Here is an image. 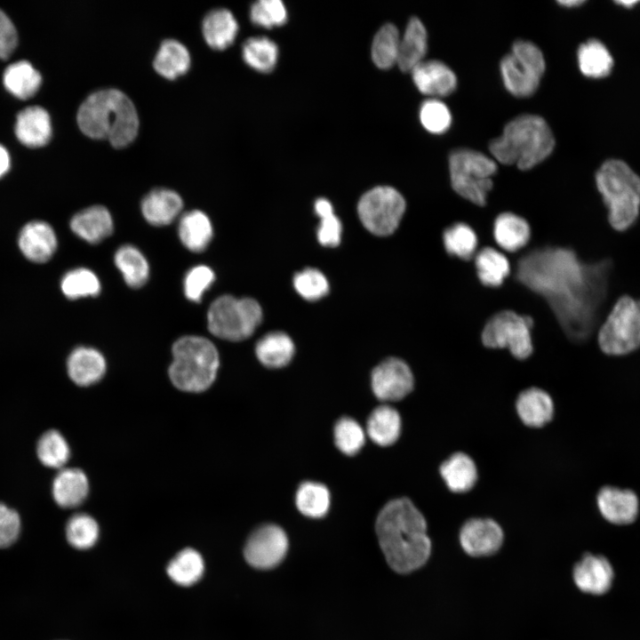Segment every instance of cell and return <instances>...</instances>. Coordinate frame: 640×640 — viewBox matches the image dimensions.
Instances as JSON below:
<instances>
[{
    "label": "cell",
    "instance_id": "31",
    "mask_svg": "<svg viewBox=\"0 0 640 640\" xmlns=\"http://www.w3.org/2000/svg\"><path fill=\"white\" fill-rule=\"evenodd\" d=\"M440 474L447 487L453 492L469 491L477 480L474 460L466 453L456 452L440 466Z\"/></svg>",
    "mask_w": 640,
    "mask_h": 640
},
{
    "label": "cell",
    "instance_id": "37",
    "mask_svg": "<svg viewBox=\"0 0 640 640\" xmlns=\"http://www.w3.org/2000/svg\"><path fill=\"white\" fill-rule=\"evenodd\" d=\"M204 571V563L202 556L191 548L180 551L166 567L170 579L181 586H190L198 581Z\"/></svg>",
    "mask_w": 640,
    "mask_h": 640
},
{
    "label": "cell",
    "instance_id": "32",
    "mask_svg": "<svg viewBox=\"0 0 640 640\" xmlns=\"http://www.w3.org/2000/svg\"><path fill=\"white\" fill-rule=\"evenodd\" d=\"M179 236L189 251L200 252L205 250L212 237V226L208 216L199 210L186 212L180 220Z\"/></svg>",
    "mask_w": 640,
    "mask_h": 640
},
{
    "label": "cell",
    "instance_id": "38",
    "mask_svg": "<svg viewBox=\"0 0 640 640\" xmlns=\"http://www.w3.org/2000/svg\"><path fill=\"white\" fill-rule=\"evenodd\" d=\"M242 57L244 61L254 70L262 73L270 72L278 60V47L268 37H250L242 46Z\"/></svg>",
    "mask_w": 640,
    "mask_h": 640
},
{
    "label": "cell",
    "instance_id": "28",
    "mask_svg": "<svg viewBox=\"0 0 640 640\" xmlns=\"http://www.w3.org/2000/svg\"><path fill=\"white\" fill-rule=\"evenodd\" d=\"M88 492L87 476L79 468H61L52 482V497L59 506L65 508L79 506Z\"/></svg>",
    "mask_w": 640,
    "mask_h": 640
},
{
    "label": "cell",
    "instance_id": "2",
    "mask_svg": "<svg viewBox=\"0 0 640 640\" xmlns=\"http://www.w3.org/2000/svg\"><path fill=\"white\" fill-rule=\"evenodd\" d=\"M375 529L380 548L394 571L407 573L428 561L431 541L427 523L409 499L388 501L377 516Z\"/></svg>",
    "mask_w": 640,
    "mask_h": 640
},
{
    "label": "cell",
    "instance_id": "33",
    "mask_svg": "<svg viewBox=\"0 0 640 640\" xmlns=\"http://www.w3.org/2000/svg\"><path fill=\"white\" fill-rule=\"evenodd\" d=\"M369 437L380 446L393 444L401 433V417L393 407L383 404L374 409L366 425Z\"/></svg>",
    "mask_w": 640,
    "mask_h": 640
},
{
    "label": "cell",
    "instance_id": "5",
    "mask_svg": "<svg viewBox=\"0 0 640 640\" xmlns=\"http://www.w3.org/2000/svg\"><path fill=\"white\" fill-rule=\"evenodd\" d=\"M596 182L612 228L625 231L633 226L639 214L640 178L626 163L611 159L598 169Z\"/></svg>",
    "mask_w": 640,
    "mask_h": 640
},
{
    "label": "cell",
    "instance_id": "41",
    "mask_svg": "<svg viewBox=\"0 0 640 640\" xmlns=\"http://www.w3.org/2000/svg\"><path fill=\"white\" fill-rule=\"evenodd\" d=\"M400 37L398 29L391 23L378 30L372 44V59L378 68L388 69L397 64Z\"/></svg>",
    "mask_w": 640,
    "mask_h": 640
},
{
    "label": "cell",
    "instance_id": "3",
    "mask_svg": "<svg viewBox=\"0 0 640 640\" xmlns=\"http://www.w3.org/2000/svg\"><path fill=\"white\" fill-rule=\"evenodd\" d=\"M76 120L84 134L95 140H108L115 148L132 142L140 126L132 101L113 88L90 94L79 107Z\"/></svg>",
    "mask_w": 640,
    "mask_h": 640
},
{
    "label": "cell",
    "instance_id": "23",
    "mask_svg": "<svg viewBox=\"0 0 640 640\" xmlns=\"http://www.w3.org/2000/svg\"><path fill=\"white\" fill-rule=\"evenodd\" d=\"M72 231L91 244H97L109 236L114 229L108 210L102 205L90 206L77 212L70 221Z\"/></svg>",
    "mask_w": 640,
    "mask_h": 640
},
{
    "label": "cell",
    "instance_id": "1",
    "mask_svg": "<svg viewBox=\"0 0 640 640\" xmlns=\"http://www.w3.org/2000/svg\"><path fill=\"white\" fill-rule=\"evenodd\" d=\"M507 256L510 276L547 301L567 340L586 342L606 298L612 261H588L564 246L524 247Z\"/></svg>",
    "mask_w": 640,
    "mask_h": 640
},
{
    "label": "cell",
    "instance_id": "25",
    "mask_svg": "<svg viewBox=\"0 0 640 640\" xmlns=\"http://www.w3.org/2000/svg\"><path fill=\"white\" fill-rule=\"evenodd\" d=\"M473 262L479 282L486 287H500L511 275V264L508 256L496 247L485 246L478 249Z\"/></svg>",
    "mask_w": 640,
    "mask_h": 640
},
{
    "label": "cell",
    "instance_id": "10",
    "mask_svg": "<svg viewBox=\"0 0 640 640\" xmlns=\"http://www.w3.org/2000/svg\"><path fill=\"white\" fill-rule=\"evenodd\" d=\"M500 69L504 86L511 94L528 97L540 85L545 71L544 56L535 44L517 40L511 52L502 58Z\"/></svg>",
    "mask_w": 640,
    "mask_h": 640
},
{
    "label": "cell",
    "instance_id": "13",
    "mask_svg": "<svg viewBox=\"0 0 640 640\" xmlns=\"http://www.w3.org/2000/svg\"><path fill=\"white\" fill-rule=\"evenodd\" d=\"M288 538L284 531L276 524H264L249 536L244 549L247 563L257 569L276 566L285 556Z\"/></svg>",
    "mask_w": 640,
    "mask_h": 640
},
{
    "label": "cell",
    "instance_id": "44",
    "mask_svg": "<svg viewBox=\"0 0 640 640\" xmlns=\"http://www.w3.org/2000/svg\"><path fill=\"white\" fill-rule=\"evenodd\" d=\"M100 529L91 516L78 513L72 516L66 524V537L68 543L78 549L92 548L98 540Z\"/></svg>",
    "mask_w": 640,
    "mask_h": 640
},
{
    "label": "cell",
    "instance_id": "4",
    "mask_svg": "<svg viewBox=\"0 0 640 640\" xmlns=\"http://www.w3.org/2000/svg\"><path fill=\"white\" fill-rule=\"evenodd\" d=\"M554 147L547 122L540 116L524 114L505 125L500 136L490 142L489 149L500 164L527 171L544 161Z\"/></svg>",
    "mask_w": 640,
    "mask_h": 640
},
{
    "label": "cell",
    "instance_id": "47",
    "mask_svg": "<svg viewBox=\"0 0 640 640\" xmlns=\"http://www.w3.org/2000/svg\"><path fill=\"white\" fill-rule=\"evenodd\" d=\"M365 436L362 427L355 420L344 417L334 427L336 446L346 455H355L364 444Z\"/></svg>",
    "mask_w": 640,
    "mask_h": 640
},
{
    "label": "cell",
    "instance_id": "22",
    "mask_svg": "<svg viewBox=\"0 0 640 640\" xmlns=\"http://www.w3.org/2000/svg\"><path fill=\"white\" fill-rule=\"evenodd\" d=\"M69 378L79 386H89L98 382L105 374L106 360L95 348L78 347L69 355L67 361Z\"/></svg>",
    "mask_w": 640,
    "mask_h": 640
},
{
    "label": "cell",
    "instance_id": "40",
    "mask_svg": "<svg viewBox=\"0 0 640 640\" xmlns=\"http://www.w3.org/2000/svg\"><path fill=\"white\" fill-rule=\"evenodd\" d=\"M580 71L587 76H606L612 67V58L607 48L598 40L590 39L578 49Z\"/></svg>",
    "mask_w": 640,
    "mask_h": 640
},
{
    "label": "cell",
    "instance_id": "42",
    "mask_svg": "<svg viewBox=\"0 0 640 640\" xmlns=\"http://www.w3.org/2000/svg\"><path fill=\"white\" fill-rule=\"evenodd\" d=\"M295 501L300 513L308 517L320 518L328 512L330 492L320 483L305 482L299 486Z\"/></svg>",
    "mask_w": 640,
    "mask_h": 640
},
{
    "label": "cell",
    "instance_id": "55",
    "mask_svg": "<svg viewBox=\"0 0 640 640\" xmlns=\"http://www.w3.org/2000/svg\"><path fill=\"white\" fill-rule=\"evenodd\" d=\"M582 3H583V1H581V0H563V1L561 0V1H558V4H560L561 5H564L566 7H572L575 5L577 6V5L581 4Z\"/></svg>",
    "mask_w": 640,
    "mask_h": 640
},
{
    "label": "cell",
    "instance_id": "48",
    "mask_svg": "<svg viewBox=\"0 0 640 640\" xmlns=\"http://www.w3.org/2000/svg\"><path fill=\"white\" fill-rule=\"evenodd\" d=\"M420 120L422 126L429 132L442 134L452 123V115L448 107L440 100L430 98L426 100L420 108Z\"/></svg>",
    "mask_w": 640,
    "mask_h": 640
},
{
    "label": "cell",
    "instance_id": "49",
    "mask_svg": "<svg viewBox=\"0 0 640 640\" xmlns=\"http://www.w3.org/2000/svg\"><path fill=\"white\" fill-rule=\"evenodd\" d=\"M287 10L280 0H259L250 8V19L259 27L272 28L284 25L287 20Z\"/></svg>",
    "mask_w": 640,
    "mask_h": 640
},
{
    "label": "cell",
    "instance_id": "11",
    "mask_svg": "<svg viewBox=\"0 0 640 640\" xmlns=\"http://www.w3.org/2000/svg\"><path fill=\"white\" fill-rule=\"evenodd\" d=\"M532 327L533 320L531 316L503 310L487 321L481 333V340L487 348L506 349L516 360L524 361L533 352Z\"/></svg>",
    "mask_w": 640,
    "mask_h": 640
},
{
    "label": "cell",
    "instance_id": "29",
    "mask_svg": "<svg viewBox=\"0 0 640 640\" xmlns=\"http://www.w3.org/2000/svg\"><path fill=\"white\" fill-rule=\"evenodd\" d=\"M238 23L233 13L225 8L209 12L202 22V33L206 44L213 50H225L235 41Z\"/></svg>",
    "mask_w": 640,
    "mask_h": 640
},
{
    "label": "cell",
    "instance_id": "56",
    "mask_svg": "<svg viewBox=\"0 0 640 640\" xmlns=\"http://www.w3.org/2000/svg\"><path fill=\"white\" fill-rule=\"evenodd\" d=\"M636 1H620V4H624V5H627V6H628V5H632V4H636Z\"/></svg>",
    "mask_w": 640,
    "mask_h": 640
},
{
    "label": "cell",
    "instance_id": "9",
    "mask_svg": "<svg viewBox=\"0 0 640 640\" xmlns=\"http://www.w3.org/2000/svg\"><path fill=\"white\" fill-rule=\"evenodd\" d=\"M600 349L610 356H623L640 346V299H618L597 336Z\"/></svg>",
    "mask_w": 640,
    "mask_h": 640
},
{
    "label": "cell",
    "instance_id": "35",
    "mask_svg": "<svg viewBox=\"0 0 640 640\" xmlns=\"http://www.w3.org/2000/svg\"><path fill=\"white\" fill-rule=\"evenodd\" d=\"M3 82L6 90L12 95L26 100L38 91L42 76L28 61L20 60L7 67Z\"/></svg>",
    "mask_w": 640,
    "mask_h": 640
},
{
    "label": "cell",
    "instance_id": "43",
    "mask_svg": "<svg viewBox=\"0 0 640 640\" xmlns=\"http://www.w3.org/2000/svg\"><path fill=\"white\" fill-rule=\"evenodd\" d=\"M36 454L48 468H62L69 460L70 449L65 437L57 430L44 433L36 444Z\"/></svg>",
    "mask_w": 640,
    "mask_h": 640
},
{
    "label": "cell",
    "instance_id": "52",
    "mask_svg": "<svg viewBox=\"0 0 640 640\" xmlns=\"http://www.w3.org/2000/svg\"><path fill=\"white\" fill-rule=\"evenodd\" d=\"M21 529L19 514L5 504L0 502V548L13 544Z\"/></svg>",
    "mask_w": 640,
    "mask_h": 640
},
{
    "label": "cell",
    "instance_id": "26",
    "mask_svg": "<svg viewBox=\"0 0 640 640\" xmlns=\"http://www.w3.org/2000/svg\"><path fill=\"white\" fill-rule=\"evenodd\" d=\"M428 51V33L422 21L412 17L400 37L397 65L404 72H411L424 60Z\"/></svg>",
    "mask_w": 640,
    "mask_h": 640
},
{
    "label": "cell",
    "instance_id": "14",
    "mask_svg": "<svg viewBox=\"0 0 640 640\" xmlns=\"http://www.w3.org/2000/svg\"><path fill=\"white\" fill-rule=\"evenodd\" d=\"M414 385L413 373L405 361L388 357L372 372V388L381 401H398L405 397Z\"/></svg>",
    "mask_w": 640,
    "mask_h": 640
},
{
    "label": "cell",
    "instance_id": "51",
    "mask_svg": "<svg viewBox=\"0 0 640 640\" xmlns=\"http://www.w3.org/2000/svg\"><path fill=\"white\" fill-rule=\"evenodd\" d=\"M215 278L213 271L207 266L200 265L191 268L184 280L186 297L199 302L203 293L211 286Z\"/></svg>",
    "mask_w": 640,
    "mask_h": 640
},
{
    "label": "cell",
    "instance_id": "36",
    "mask_svg": "<svg viewBox=\"0 0 640 640\" xmlns=\"http://www.w3.org/2000/svg\"><path fill=\"white\" fill-rule=\"evenodd\" d=\"M445 252L451 257L469 261L478 250L475 230L466 223L456 222L447 227L442 235Z\"/></svg>",
    "mask_w": 640,
    "mask_h": 640
},
{
    "label": "cell",
    "instance_id": "20",
    "mask_svg": "<svg viewBox=\"0 0 640 640\" xmlns=\"http://www.w3.org/2000/svg\"><path fill=\"white\" fill-rule=\"evenodd\" d=\"M492 236L496 247L506 254L524 249L531 238V228L523 217L510 212L499 214L493 222Z\"/></svg>",
    "mask_w": 640,
    "mask_h": 640
},
{
    "label": "cell",
    "instance_id": "19",
    "mask_svg": "<svg viewBox=\"0 0 640 640\" xmlns=\"http://www.w3.org/2000/svg\"><path fill=\"white\" fill-rule=\"evenodd\" d=\"M18 243L24 256L37 263L47 261L57 248V238L52 228L40 220L26 224L20 233Z\"/></svg>",
    "mask_w": 640,
    "mask_h": 640
},
{
    "label": "cell",
    "instance_id": "7",
    "mask_svg": "<svg viewBox=\"0 0 640 640\" xmlns=\"http://www.w3.org/2000/svg\"><path fill=\"white\" fill-rule=\"evenodd\" d=\"M496 162L488 156L469 148L453 150L449 156V176L452 190L460 198L484 207L494 187L492 177Z\"/></svg>",
    "mask_w": 640,
    "mask_h": 640
},
{
    "label": "cell",
    "instance_id": "45",
    "mask_svg": "<svg viewBox=\"0 0 640 640\" xmlns=\"http://www.w3.org/2000/svg\"><path fill=\"white\" fill-rule=\"evenodd\" d=\"M63 294L68 299L96 296L100 292V283L96 275L87 268H76L68 272L60 284Z\"/></svg>",
    "mask_w": 640,
    "mask_h": 640
},
{
    "label": "cell",
    "instance_id": "27",
    "mask_svg": "<svg viewBox=\"0 0 640 640\" xmlns=\"http://www.w3.org/2000/svg\"><path fill=\"white\" fill-rule=\"evenodd\" d=\"M516 408L521 420L526 426L540 428L551 420L554 404L551 396L539 388H529L521 392Z\"/></svg>",
    "mask_w": 640,
    "mask_h": 640
},
{
    "label": "cell",
    "instance_id": "12",
    "mask_svg": "<svg viewBox=\"0 0 640 640\" xmlns=\"http://www.w3.org/2000/svg\"><path fill=\"white\" fill-rule=\"evenodd\" d=\"M404 196L389 186L375 187L364 193L357 204L359 219L371 233L388 236L394 234L405 215Z\"/></svg>",
    "mask_w": 640,
    "mask_h": 640
},
{
    "label": "cell",
    "instance_id": "50",
    "mask_svg": "<svg viewBox=\"0 0 640 640\" xmlns=\"http://www.w3.org/2000/svg\"><path fill=\"white\" fill-rule=\"evenodd\" d=\"M293 285L297 292L305 300H316L327 294L328 281L317 269L306 268L293 277Z\"/></svg>",
    "mask_w": 640,
    "mask_h": 640
},
{
    "label": "cell",
    "instance_id": "18",
    "mask_svg": "<svg viewBox=\"0 0 640 640\" xmlns=\"http://www.w3.org/2000/svg\"><path fill=\"white\" fill-rule=\"evenodd\" d=\"M411 73L418 90L436 99L450 95L457 86L456 75L440 60H424Z\"/></svg>",
    "mask_w": 640,
    "mask_h": 640
},
{
    "label": "cell",
    "instance_id": "46",
    "mask_svg": "<svg viewBox=\"0 0 640 640\" xmlns=\"http://www.w3.org/2000/svg\"><path fill=\"white\" fill-rule=\"evenodd\" d=\"M316 213L320 218L317 238L321 244L329 247L337 246L340 242L341 223L333 213L332 204L325 198L315 202Z\"/></svg>",
    "mask_w": 640,
    "mask_h": 640
},
{
    "label": "cell",
    "instance_id": "24",
    "mask_svg": "<svg viewBox=\"0 0 640 640\" xmlns=\"http://www.w3.org/2000/svg\"><path fill=\"white\" fill-rule=\"evenodd\" d=\"M183 207L182 198L168 188L151 190L141 202V212L153 226H164L173 221Z\"/></svg>",
    "mask_w": 640,
    "mask_h": 640
},
{
    "label": "cell",
    "instance_id": "53",
    "mask_svg": "<svg viewBox=\"0 0 640 640\" xmlns=\"http://www.w3.org/2000/svg\"><path fill=\"white\" fill-rule=\"evenodd\" d=\"M18 35L8 16L0 10V59H7L14 51Z\"/></svg>",
    "mask_w": 640,
    "mask_h": 640
},
{
    "label": "cell",
    "instance_id": "8",
    "mask_svg": "<svg viewBox=\"0 0 640 640\" xmlns=\"http://www.w3.org/2000/svg\"><path fill=\"white\" fill-rule=\"evenodd\" d=\"M208 329L216 337L239 341L250 337L262 320V310L253 299L223 295L209 308Z\"/></svg>",
    "mask_w": 640,
    "mask_h": 640
},
{
    "label": "cell",
    "instance_id": "21",
    "mask_svg": "<svg viewBox=\"0 0 640 640\" xmlns=\"http://www.w3.org/2000/svg\"><path fill=\"white\" fill-rule=\"evenodd\" d=\"M15 134L27 147L37 148L48 143L52 136V123L48 112L31 106L21 110L16 118Z\"/></svg>",
    "mask_w": 640,
    "mask_h": 640
},
{
    "label": "cell",
    "instance_id": "6",
    "mask_svg": "<svg viewBox=\"0 0 640 640\" xmlns=\"http://www.w3.org/2000/svg\"><path fill=\"white\" fill-rule=\"evenodd\" d=\"M219 368V354L206 338L184 336L172 346L169 377L179 389L202 392L214 381Z\"/></svg>",
    "mask_w": 640,
    "mask_h": 640
},
{
    "label": "cell",
    "instance_id": "15",
    "mask_svg": "<svg viewBox=\"0 0 640 640\" xmlns=\"http://www.w3.org/2000/svg\"><path fill=\"white\" fill-rule=\"evenodd\" d=\"M501 527L490 518L468 520L460 532V543L463 550L472 556H484L495 553L503 542Z\"/></svg>",
    "mask_w": 640,
    "mask_h": 640
},
{
    "label": "cell",
    "instance_id": "39",
    "mask_svg": "<svg viewBox=\"0 0 640 640\" xmlns=\"http://www.w3.org/2000/svg\"><path fill=\"white\" fill-rule=\"evenodd\" d=\"M115 263L129 286L139 288L147 282L149 267L147 260L137 248L132 245L120 247L115 254Z\"/></svg>",
    "mask_w": 640,
    "mask_h": 640
},
{
    "label": "cell",
    "instance_id": "16",
    "mask_svg": "<svg viewBox=\"0 0 640 640\" xmlns=\"http://www.w3.org/2000/svg\"><path fill=\"white\" fill-rule=\"evenodd\" d=\"M577 588L584 593L603 595L612 585L614 572L609 560L601 555L586 554L572 571Z\"/></svg>",
    "mask_w": 640,
    "mask_h": 640
},
{
    "label": "cell",
    "instance_id": "17",
    "mask_svg": "<svg viewBox=\"0 0 640 640\" xmlns=\"http://www.w3.org/2000/svg\"><path fill=\"white\" fill-rule=\"evenodd\" d=\"M596 503L602 516L613 524H629L638 516V497L628 489L604 486L597 493Z\"/></svg>",
    "mask_w": 640,
    "mask_h": 640
},
{
    "label": "cell",
    "instance_id": "30",
    "mask_svg": "<svg viewBox=\"0 0 640 640\" xmlns=\"http://www.w3.org/2000/svg\"><path fill=\"white\" fill-rule=\"evenodd\" d=\"M191 65V56L187 47L174 39L164 40L153 61V67L161 76L174 80L186 74Z\"/></svg>",
    "mask_w": 640,
    "mask_h": 640
},
{
    "label": "cell",
    "instance_id": "34",
    "mask_svg": "<svg viewBox=\"0 0 640 640\" xmlns=\"http://www.w3.org/2000/svg\"><path fill=\"white\" fill-rule=\"evenodd\" d=\"M255 352L263 365L269 368H280L292 360L294 345L286 333L274 332L266 334L258 341Z\"/></svg>",
    "mask_w": 640,
    "mask_h": 640
},
{
    "label": "cell",
    "instance_id": "54",
    "mask_svg": "<svg viewBox=\"0 0 640 640\" xmlns=\"http://www.w3.org/2000/svg\"><path fill=\"white\" fill-rule=\"evenodd\" d=\"M10 168V156L2 145H0V178L4 176Z\"/></svg>",
    "mask_w": 640,
    "mask_h": 640
}]
</instances>
